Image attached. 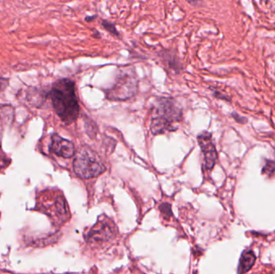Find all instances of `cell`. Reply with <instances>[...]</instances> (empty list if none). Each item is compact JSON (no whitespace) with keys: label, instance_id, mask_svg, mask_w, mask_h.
<instances>
[{"label":"cell","instance_id":"obj_1","mask_svg":"<svg viewBox=\"0 0 275 274\" xmlns=\"http://www.w3.org/2000/svg\"><path fill=\"white\" fill-rule=\"evenodd\" d=\"M52 106L61 121L72 124L79 116L80 106L75 84L69 79H60L52 85L50 92Z\"/></svg>","mask_w":275,"mask_h":274},{"label":"cell","instance_id":"obj_2","mask_svg":"<svg viewBox=\"0 0 275 274\" xmlns=\"http://www.w3.org/2000/svg\"><path fill=\"white\" fill-rule=\"evenodd\" d=\"M183 118L182 109L174 99L159 97L151 112V127L153 135H161L177 130L176 124Z\"/></svg>","mask_w":275,"mask_h":274},{"label":"cell","instance_id":"obj_3","mask_svg":"<svg viewBox=\"0 0 275 274\" xmlns=\"http://www.w3.org/2000/svg\"><path fill=\"white\" fill-rule=\"evenodd\" d=\"M72 166L76 176L82 180L97 177L106 170L98 155L86 146L78 151L73 160Z\"/></svg>","mask_w":275,"mask_h":274},{"label":"cell","instance_id":"obj_4","mask_svg":"<svg viewBox=\"0 0 275 274\" xmlns=\"http://www.w3.org/2000/svg\"><path fill=\"white\" fill-rule=\"evenodd\" d=\"M138 78L134 70L120 71L114 86L106 90V98L111 101H125L137 93Z\"/></svg>","mask_w":275,"mask_h":274},{"label":"cell","instance_id":"obj_5","mask_svg":"<svg viewBox=\"0 0 275 274\" xmlns=\"http://www.w3.org/2000/svg\"><path fill=\"white\" fill-rule=\"evenodd\" d=\"M117 229L110 220H101L89 231L86 237V242L91 245H103L115 238Z\"/></svg>","mask_w":275,"mask_h":274},{"label":"cell","instance_id":"obj_6","mask_svg":"<svg viewBox=\"0 0 275 274\" xmlns=\"http://www.w3.org/2000/svg\"><path fill=\"white\" fill-rule=\"evenodd\" d=\"M199 146L204 155L205 166L207 170H212L217 160V152L212 142V135L207 131H203L197 136Z\"/></svg>","mask_w":275,"mask_h":274},{"label":"cell","instance_id":"obj_7","mask_svg":"<svg viewBox=\"0 0 275 274\" xmlns=\"http://www.w3.org/2000/svg\"><path fill=\"white\" fill-rule=\"evenodd\" d=\"M49 151L59 157L70 159L75 154L74 144L57 134H53L51 137Z\"/></svg>","mask_w":275,"mask_h":274},{"label":"cell","instance_id":"obj_8","mask_svg":"<svg viewBox=\"0 0 275 274\" xmlns=\"http://www.w3.org/2000/svg\"><path fill=\"white\" fill-rule=\"evenodd\" d=\"M254 254L253 252L249 251L246 253L244 254L241 257V261L239 265V273L240 274H245L249 270H251L253 264L255 262Z\"/></svg>","mask_w":275,"mask_h":274},{"label":"cell","instance_id":"obj_9","mask_svg":"<svg viewBox=\"0 0 275 274\" xmlns=\"http://www.w3.org/2000/svg\"><path fill=\"white\" fill-rule=\"evenodd\" d=\"M102 25L103 26L104 28H105L107 32H110L111 35H113V36H119V32H117L115 24H113L112 23L109 22V21H106V20H103V21H102Z\"/></svg>","mask_w":275,"mask_h":274},{"label":"cell","instance_id":"obj_10","mask_svg":"<svg viewBox=\"0 0 275 274\" xmlns=\"http://www.w3.org/2000/svg\"><path fill=\"white\" fill-rule=\"evenodd\" d=\"M264 173L272 174L275 172V161L268 160L264 166Z\"/></svg>","mask_w":275,"mask_h":274},{"label":"cell","instance_id":"obj_11","mask_svg":"<svg viewBox=\"0 0 275 274\" xmlns=\"http://www.w3.org/2000/svg\"><path fill=\"white\" fill-rule=\"evenodd\" d=\"M160 211H162V215L164 216H167V219L170 218L172 216V210H171V207L169 205H166V204H163L160 207Z\"/></svg>","mask_w":275,"mask_h":274},{"label":"cell","instance_id":"obj_12","mask_svg":"<svg viewBox=\"0 0 275 274\" xmlns=\"http://www.w3.org/2000/svg\"><path fill=\"white\" fill-rule=\"evenodd\" d=\"M232 117L234 118L235 121H237L238 123L245 124L247 122V118L241 117L239 114H237L236 113H232Z\"/></svg>","mask_w":275,"mask_h":274},{"label":"cell","instance_id":"obj_13","mask_svg":"<svg viewBox=\"0 0 275 274\" xmlns=\"http://www.w3.org/2000/svg\"><path fill=\"white\" fill-rule=\"evenodd\" d=\"M95 18H96V16H88V17H86V21H87V22H91V21H93V19Z\"/></svg>","mask_w":275,"mask_h":274}]
</instances>
